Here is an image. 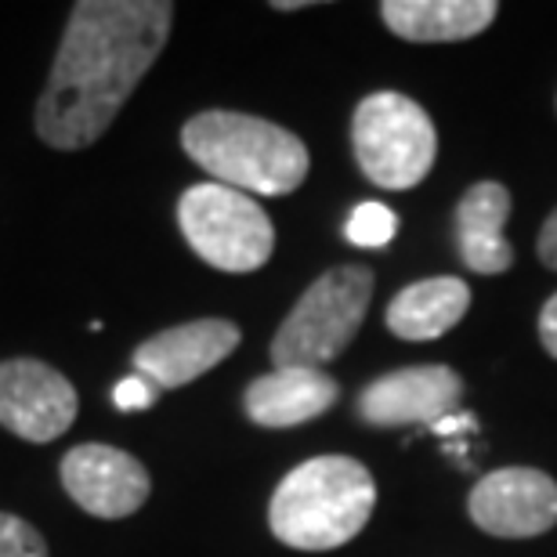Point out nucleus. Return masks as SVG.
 Masks as SVG:
<instances>
[{
	"mask_svg": "<svg viewBox=\"0 0 557 557\" xmlns=\"http://www.w3.org/2000/svg\"><path fill=\"white\" fill-rule=\"evenodd\" d=\"M166 0H81L54 54L37 106V135L51 149H87L109 124L171 37Z\"/></svg>",
	"mask_w": 557,
	"mask_h": 557,
	"instance_id": "1",
	"label": "nucleus"
},
{
	"mask_svg": "<svg viewBox=\"0 0 557 557\" xmlns=\"http://www.w3.org/2000/svg\"><path fill=\"white\" fill-rule=\"evenodd\" d=\"M376 507L373 474L351 456H315L278 482L269 525L294 550H333L366 529Z\"/></svg>",
	"mask_w": 557,
	"mask_h": 557,
	"instance_id": "2",
	"label": "nucleus"
},
{
	"mask_svg": "<svg viewBox=\"0 0 557 557\" xmlns=\"http://www.w3.org/2000/svg\"><path fill=\"white\" fill-rule=\"evenodd\" d=\"M182 149L218 185L247 196H286L308 177V149L294 131L228 109H210L188 120Z\"/></svg>",
	"mask_w": 557,
	"mask_h": 557,
	"instance_id": "3",
	"label": "nucleus"
},
{
	"mask_svg": "<svg viewBox=\"0 0 557 557\" xmlns=\"http://www.w3.org/2000/svg\"><path fill=\"white\" fill-rule=\"evenodd\" d=\"M373 297V272L348 264L305 289L272 341L275 370H322L359 333Z\"/></svg>",
	"mask_w": 557,
	"mask_h": 557,
	"instance_id": "4",
	"label": "nucleus"
},
{
	"mask_svg": "<svg viewBox=\"0 0 557 557\" xmlns=\"http://www.w3.org/2000/svg\"><path fill=\"white\" fill-rule=\"evenodd\" d=\"M177 225L188 247L218 272H258L275 250V228L258 199L218 182L188 188L177 203Z\"/></svg>",
	"mask_w": 557,
	"mask_h": 557,
	"instance_id": "5",
	"label": "nucleus"
},
{
	"mask_svg": "<svg viewBox=\"0 0 557 557\" xmlns=\"http://www.w3.org/2000/svg\"><path fill=\"white\" fill-rule=\"evenodd\" d=\"M351 145L362 174L392 193L420 185L438 156L431 116L420 102L395 91L362 98L351 120Z\"/></svg>",
	"mask_w": 557,
	"mask_h": 557,
	"instance_id": "6",
	"label": "nucleus"
},
{
	"mask_svg": "<svg viewBox=\"0 0 557 557\" xmlns=\"http://www.w3.org/2000/svg\"><path fill=\"white\" fill-rule=\"evenodd\" d=\"M467 515L499 540H532L557 525V482L536 467H504L471 488Z\"/></svg>",
	"mask_w": 557,
	"mask_h": 557,
	"instance_id": "7",
	"label": "nucleus"
},
{
	"mask_svg": "<svg viewBox=\"0 0 557 557\" xmlns=\"http://www.w3.org/2000/svg\"><path fill=\"white\" fill-rule=\"evenodd\" d=\"M76 387L48 362H0V423L26 442H54L76 420Z\"/></svg>",
	"mask_w": 557,
	"mask_h": 557,
	"instance_id": "8",
	"label": "nucleus"
},
{
	"mask_svg": "<svg viewBox=\"0 0 557 557\" xmlns=\"http://www.w3.org/2000/svg\"><path fill=\"white\" fill-rule=\"evenodd\" d=\"M62 485L87 515L95 518H131L149 499V471L131 453L116 445H76L62 460Z\"/></svg>",
	"mask_w": 557,
	"mask_h": 557,
	"instance_id": "9",
	"label": "nucleus"
},
{
	"mask_svg": "<svg viewBox=\"0 0 557 557\" xmlns=\"http://www.w3.org/2000/svg\"><path fill=\"white\" fill-rule=\"evenodd\" d=\"M463 398L460 373L449 366H413L373 381L359 398V417L373 428H413L438 423L456 413Z\"/></svg>",
	"mask_w": 557,
	"mask_h": 557,
	"instance_id": "10",
	"label": "nucleus"
},
{
	"mask_svg": "<svg viewBox=\"0 0 557 557\" xmlns=\"http://www.w3.org/2000/svg\"><path fill=\"white\" fill-rule=\"evenodd\" d=\"M239 326L228 319H196L185 326L163 330L135 348V370L166 392L193 384L239 348Z\"/></svg>",
	"mask_w": 557,
	"mask_h": 557,
	"instance_id": "11",
	"label": "nucleus"
},
{
	"mask_svg": "<svg viewBox=\"0 0 557 557\" xmlns=\"http://www.w3.org/2000/svg\"><path fill=\"white\" fill-rule=\"evenodd\" d=\"M507 218L510 193L499 182H478L456 203V247L471 272L499 275L515 264V250L504 236Z\"/></svg>",
	"mask_w": 557,
	"mask_h": 557,
	"instance_id": "12",
	"label": "nucleus"
},
{
	"mask_svg": "<svg viewBox=\"0 0 557 557\" xmlns=\"http://www.w3.org/2000/svg\"><path fill=\"white\" fill-rule=\"evenodd\" d=\"M341 387L326 370H275L247 387V417L261 428H297L322 417Z\"/></svg>",
	"mask_w": 557,
	"mask_h": 557,
	"instance_id": "13",
	"label": "nucleus"
},
{
	"mask_svg": "<svg viewBox=\"0 0 557 557\" xmlns=\"http://www.w3.org/2000/svg\"><path fill=\"white\" fill-rule=\"evenodd\" d=\"M493 0H384V26L413 44L471 40L496 22Z\"/></svg>",
	"mask_w": 557,
	"mask_h": 557,
	"instance_id": "14",
	"label": "nucleus"
},
{
	"mask_svg": "<svg viewBox=\"0 0 557 557\" xmlns=\"http://www.w3.org/2000/svg\"><path fill=\"white\" fill-rule=\"evenodd\" d=\"M471 308V286L463 278L438 275L423 283L406 286L392 305H387V330L403 341H434L449 333Z\"/></svg>",
	"mask_w": 557,
	"mask_h": 557,
	"instance_id": "15",
	"label": "nucleus"
},
{
	"mask_svg": "<svg viewBox=\"0 0 557 557\" xmlns=\"http://www.w3.org/2000/svg\"><path fill=\"white\" fill-rule=\"evenodd\" d=\"M398 232V218L392 207L384 203H359L351 210L348 225H344V236H348L355 247H366V250H376V247H387Z\"/></svg>",
	"mask_w": 557,
	"mask_h": 557,
	"instance_id": "16",
	"label": "nucleus"
},
{
	"mask_svg": "<svg viewBox=\"0 0 557 557\" xmlns=\"http://www.w3.org/2000/svg\"><path fill=\"white\" fill-rule=\"evenodd\" d=\"M0 557H48V547L29 521L0 510Z\"/></svg>",
	"mask_w": 557,
	"mask_h": 557,
	"instance_id": "17",
	"label": "nucleus"
},
{
	"mask_svg": "<svg viewBox=\"0 0 557 557\" xmlns=\"http://www.w3.org/2000/svg\"><path fill=\"white\" fill-rule=\"evenodd\" d=\"M156 398H160V387L141 373L124 376V381L113 387V403L116 409H124V413H141V409L156 406Z\"/></svg>",
	"mask_w": 557,
	"mask_h": 557,
	"instance_id": "18",
	"label": "nucleus"
},
{
	"mask_svg": "<svg viewBox=\"0 0 557 557\" xmlns=\"http://www.w3.org/2000/svg\"><path fill=\"white\" fill-rule=\"evenodd\" d=\"M540 341H543V348L557 359V294L540 311Z\"/></svg>",
	"mask_w": 557,
	"mask_h": 557,
	"instance_id": "19",
	"label": "nucleus"
},
{
	"mask_svg": "<svg viewBox=\"0 0 557 557\" xmlns=\"http://www.w3.org/2000/svg\"><path fill=\"white\" fill-rule=\"evenodd\" d=\"M540 261L557 272V210L547 218V225L540 232Z\"/></svg>",
	"mask_w": 557,
	"mask_h": 557,
	"instance_id": "20",
	"label": "nucleus"
},
{
	"mask_svg": "<svg viewBox=\"0 0 557 557\" xmlns=\"http://www.w3.org/2000/svg\"><path fill=\"white\" fill-rule=\"evenodd\" d=\"M431 431L434 434H460V431H474V417H467V413H453V417H445L438 423H431Z\"/></svg>",
	"mask_w": 557,
	"mask_h": 557,
	"instance_id": "21",
	"label": "nucleus"
}]
</instances>
